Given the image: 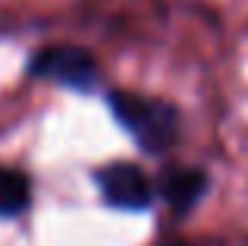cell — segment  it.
I'll return each mask as SVG.
<instances>
[{
	"label": "cell",
	"instance_id": "3957f363",
	"mask_svg": "<svg viewBox=\"0 0 248 246\" xmlns=\"http://www.w3.org/2000/svg\"><path fill=\"white\" fill-rule=\"evenodd\" d=\"M97 186H101L104 199L116 209H129V211H141L151 205L154 199V186L145 177V171L135 164H110L97 174Z\"/></svg>",
	"mask_w": 248,
	"mask_h": 246
},
{
	"label": "cell",
	"instance_id": "277c9868",
	"mask_svg": "<svg viewBox=\"0 0 248 246\" xmlns=\"http://www.w3.org/2000/svg\"><path fill=\"white\" fill-rule=\"evenodd\" d=\"M207 190V177L201 171H170L164 177V196L176 215H186L198 205V199Z\"/></svg>",
	"mask_w": 248,
	"mask_h": 246
},
{
	"label": "cell",
	"instance_id": "7a4b0ae2",
	"mask_svg": "<svg viewBox=\"0 0 248 246\" xmlns=\"http://www.w3.org/2000/svg\"><path fill=\"white\" fill-rule=\"evenodd\" d=\"M31 73L35 76H47V79H57L63 86L73 88H91L97 79V67L94 57L82 48H47L31 60Z\"/></svg>",
	"mask_w": 248,
	"mask_h": 246
},
{
	"label": "cell",
	"instance_id": "6da1fadb",
	"mask_svg": "<svg viewBox=\"0 0 248 246\" xmlns=\"http://www.w3.org/2000/svg\"><path fill=\"white\" fill-rule=\"evenodd\" d=\"M110 107H113L116 120L139 139V145L145 152L160 155L176 142L179 114L167 101L141 98V95H129V92H113L110 95Z\"/></svg>",
	"mask_w": 248,
	"mask_h": 246
},
{
	"label": "cell",
	"instance_id": "5b68a950",
	"mask_svg": "<svg viewBox=\"0 0 248 246\" xmlns=\"http://www.w3.org/2000/svg\"><path fill=\"white\" fill-rule=\"evenodd\" d=\"M29 202H31V190L25 174L13 171V167H0V215L13 218L29 209Z\"/></svg>",
	"mask_w": 248,
	"mask_h": 246
}]
</instances>
